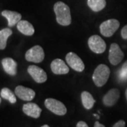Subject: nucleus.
Listing matches in <instances>:
<instances>
[{"label":"nucleus","mask_w":127,"mask_h":127,"mask_svg":"<svg viewBox=\"0 0 127 127\" xmlns=\"http://www.w3.org/2000/svg\"><path fill=\"white\" fill-rule=\"evenodd\" d=\"M54 11L56 20L59 25L63 26H69L71 23V16L68 6L62 1H57L54 5Z\"/></svg>","instance_id":"nucleus-1"},{"label":"nucleus","mask_w":127,"mask_h":127,"mask_svg":"<svg viewBox=\"0 0 127 127\" xmlns=\"http://www.w3.org/2000/svg\"><path fill=\"white\" fill-rule=\"evenodd\" d=\"M110 74L109 67L105 64H100L95 68L93 75V81L95 85L97 87H102L108 81Z\"/></svg>","instance_id":"nucleus-2"},{"label":"nucleus","mask_w":127,"mask_h":127,"mask_svg":"<svg viewBox=\"0 0 127 127\" xmlns=\"http://www.w3.org/2000/svg\"><path fill=\"white\" fill-rule=\"evenodd\" d=\"M120 23L117 19H109L100 24V33L104 37H111L118 30Z\"/></svg>","instance_id":"nucleus-3"},{"label":"nucleus","mask_w":127,"mask_h":127,"mask_svg":"<svg viewBox=\"0 0 127 127\" xmlns=\"http://www.w3.org/2000/svg\"><path fill=\"white\" fill-rule=\"evenodd\" d=\"M46 108L50 112L59 116H63L66 114L67 109L65 105L59 100L53 98H47L45 101Z\"/></svg>","instance_id":"nucleus-4"},{"label":"nucleus","mask_w":127,"mask_h":127,"mask_svg":"<svg viewBox=\"0 0 127 127\" xmlns=\"http://www.w3.org/2000/svg\"><path fill=\"white\" fill-rule=\"evenodd\" d=\"M25 57L28 62L40 63L45 58V52L42 47L35 45L28 50Z\"/></svg>","instance_id":"nucleus-5"},{"label":"nucleus","mask_w":127,"mask_h":127,"mask_svg":"<svg viewBox=\"0 0 127 127\" xmlns=\"http://www.w3.org/2000/svg\"><path fill=\"white\" fill-rule=\"evenodd\" d=\"M88 47L91 51L96 54H102L106 50V43L102 38L97 35H94L89 37L88 41Z\"/></svg>","instance_id":"nucleus-6"},{"label":"nucleus","mask_w":127,"mask_h":127,"mask_svg":"<svg viewBox=\"0 0 127 127\" xmlns=\"http://www.w3.org/2000/svg\"><path fill=\"white\" fill-rule=\"evenodd\" d=\"M124 57V54L119 45L117 43H112L109 51V61L114 66H116L120 63Z\"/></svg>","instance_id":"nucleus-7"},{"label":"nucleus","mask_w":127,"mask_h":127,"mask_svg":"<svg viewBox=\"0 0 127 127\" xmlns=\"http://www.w3.org/2000/svg\"><path fill=\"white\" fill-rule=\"evenodd\" d=\"M66 61L70 67L78 72H82L85 68L82 59L74 52H68L66 56Z\"/></svg>","instance_id":"nucleus-8"},{"label":"nucleus","mask_w":127,"mask_h":127,"mask_svg":"<svg viewBox=\"0 0 127 127\" xmlns=\"http://www.w3.org/2000/svg\"><path fill=\"white\" fill-rule=\"evenodd\" d=\"M28 72L31 76L33 80L36 83H42L47 79V76L45 71L40 67L35 65H31L28 68Z\"/></svg>","instance_id":"nucleus-9"},{"label":"nucleus","mask_w":127,"mask_h":127,"mask_svg":"<svg viewBox=\"0 0 127 127\" xmlns=\"http://www.w3.org/2000/svg\"><path fill=\"white\" fill-rule=\"evenodd\" d=\"M15 94L21 100L24 101H31L35 96V92L31 88L23 86H18L15 88Z\"/></svg>","instance_id":"nucleus-10"},{"label":"nucleus","mask_w":127,"mask_h":127,"mask_svg":"<svg viewBox=\"0 0 127 127\" xmlns=\"http://www.w3.org/2000/svg\"><path fill=\"white\" fill-rule=\"evenodd\" d=\"M120 97V92L117 88L109 90L103 97V104L107 107H112L117 102Z\"/></svg>","instance_id":"nucleus-11"},{"label":"nucleus","mask_w":127,"mask_h":127,"mask_svg":"<svg viewBox=\"0 0 127 127\" xmlns=\"http://www.w3.org/2000/svg\"><path fill=\"white\" fill-rule=\"evenodd\" d=\"M52 71L57 75L66 74L69 71V68L63 60L60 59H55L51 63Z\"/></svg>","instance_id":"nucleus-12"},{"label":"nucleus","mask_w":127,"mask_h":127,"mask_svg":"<svg viewBox=\"0 0 127 127\" xmlns=\"http://www.w3.org/2000/svg\"><path fill=\"white\" fill-rule=\"evenodd\" d=\"M23 112L27 116H29V117H32V118L37 119L39 118L40 116L42 109L35 103L29 102V103L23 104Z\"/></svg>","instance_id":"nucleus-13"},{"label":"nucleus","mask_w":127,"mask_h":127,"mask_svg":"<svg viewBox=\"0 0 127 127\" xmlns=\"http://www.w3.org/2000/svg\"><path fill=\"white\" fill-rule=\"evenodd\" d=\"M2 66L5 72L10 76H15L17 73V63L12 58L6 57L1 61Z\"/></svg>","instance_id":"nucleus-14"},{"label":"nucleus","mask_w":127,"mask_h":127,"mask_svg":"<svg viewBox=\"0 0 127 127\" xmlns=\"http://www.w3.org/2000/svg\"><path fill=\"white\" fill-rule=\"evenodd\" d=\"M1 16L7 19L8 21V26L9 27H13L16 24L21 20L22 16L16 11H9V10H4L1 12Z\"/></svg>","instance_id":"nucleus-15"},{"label":"nucleus","mask_w":127,"mask_h":127,"mask_svg":"<svg viewBox=\"0 0 127 127\" xmlns=\"http://www.w3.org/2000/svg\"><path fill=\"white\" fill-rule=\"evenodd\" d=\"M16 25H17V29L18 30V31H20L25 35L31 36L35 32V29L32 26V25L27 21L21 20Z\"/></svg>","instance_id":"nucleus-16"},{"label":"nucleus","mask_w":127,"mask_h":127,"mask_svg":"<svg viewBox=\"0 0 127 127\" xmlns=\"http://www.w3.org/2000/svg\"><path fill=\"white\" fill-rule=\"evenodd\" d=\"M81 101L83 107L86 109H91L93 108L95 104V100L93 95L87 91H83L81 93Z\"/></svg>","instance_id":"nucleus-17"},{"label":"nucleus","mask_w":127,"mask_h":127,"mask_svg":"<svg viewBox=\"0 0 127 127\" xmlns=\"http://www.w3.org/2000/svg\"><path fill=\"white\" fill-rule=\"evenodd\" d=\"M88 6L95 12H98L106 6L105 0H88Z\"/></svg>","instance_id":"nucleus-18"},{"label":"nucleus","mask_w":127,"mask_h":127,"mask_svg":"<svg viewBox=\"0 0 127 127\" xmlns=\"http://www.w3.org/2000/svg\"><path fill=\"white\" fill-rule=\"evenodd\" d=\"M12 35V31L10 28H4L0 31V50H4L6 47L7 39Z\"/></svg>","instance_id":"nucleus-19"},{"label":"nucleus","mask_w":127,"mask_h":127,"mask_svg":"<svg viewBox=\"0 0 127 127\" xmlns=\"http://www.w3.org/2000/svg\"><path fill=\"white\" fill-rule=\"evenodd\" d=\"M1 97L5 99V100H8L10 103L11 104H14L16 102V97L14 95V93L11 91L10 89L7 88H4L1 89Z\"/></svg>","instance_id":"nucleus-20"},{"label":"nucleus","mask_w":127,"mask_h":127,"mask_svg":"<svg viewBox=\"0 0 127 127\" xmlns=\"http://www.w3.org/2000/svg\"><path fill=\"white\" fill-rule=\"evenodd\" d=\"M121 35L123 39L127 40V25L124 26L121 31Z\"/></svg>","instance_id":"nucleus-21"},{"label":"nucleus","mask_w":127,"mask_h":127,"mask_svg":"<svg viewBox=\"0 0 127 127\" xmlns=\"http://www.w3.org/2000/svg\"><path fill=\"white\" fill-rule=\"evenodd\" d=\"M126 126V123L124 120H119V122L114 124L112 127H125Z\"/></svg>","instance_id":"nucleus-22"},{"label":"nucleus","mask_w":127,"mask_h":127,"mask_svg":"<svg viewBox=\"0 0 127 127\" xmlns=\"http://www.w3.org/2000/svg\"><path fill=\"white\" fill-rule=\"evenodd\" d=\"M122 73L123 75H127V60L124 63L122 67Z\"/></svg>","instance_id":"nucleus-23"},{"label":"nucleus","mask_w":127,"mask_h":127,"mask_svg":"<svg viewBox=\"0 0 127 127\" xmlns=\"http://www.w3.org/2000/svg\"><path fill=\"white\" fill-rule=\"evenodd\" d=\"M76 127H88V124L85 122L80 121V122H78L77 123Z\"/></svg>","instance_id":"nucleus-24"},{"label":"nucleus","mask_w":127,"mask_h":127,"mask_svg":"<svg viewBox=\"0 0 127 127\" xmlns=\"http://www.w3.org/2000/svg\"><path fill=\"white\" fill-rule=\"evenodd\" d=\"M94 127H105L103 124H101L99 122H95Z\"/></svg>","instance_id":"nucleus-25"},{"label":"nucleus","mask_w":127,"mask_h":127,"mask_svg":"<svg viewBox=\"0 0 127 127\" xmlns=\"http://www.w3.org/2000/svg\"><path fill=\"white\" fill-rule=\"evenodd\" d=\"M41 127H50L48 125H47V124H45V125H43V126H42Z\"/></svg>","instance_id":"nucleus-26"},{"label":"nucleus","mask_w":127,"mask_h":127,"mask_svg":"<svg viewBox=\"0 0 127 127\" xmlns=\"http://www.w3.org/2000/svg\"><path fill=\"white\" fill-rule=\"evenodd\" d=\"M125 94H126V97H127V90H126V93H125Z\"/></svg>","instance_id":"nucleus-27"},{"label":"nucleus","mask_w":127,"mask_h":127,"mask_svg":"<svg viewBox=\"0 0 127 127\" xmlns=\"http://www.w3.org/2000/svg\"><path fill=\"white\" fill-rule=\"evenodd\" d=\"M1 97H0V104H1Z\"/></svg>","instance_id":"nucleus-28"}]
</instances>
